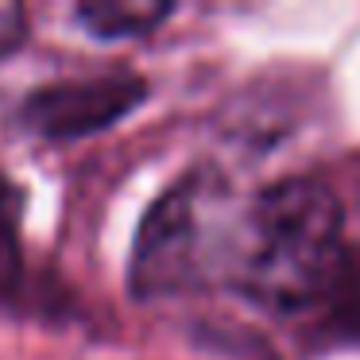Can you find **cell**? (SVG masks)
Segmentation results:
<instances>
[{"label":"cell","mask_w":360,"mask_h":360,"mask_svg":"<svg viewBox=\"0 0 360 360\" xmlns=\"http://www.w3.org/2000/svg\"><path fill=\"white\" fill-rule=\"evenodd\" d=\"M27 43V8L16 0H0V58L16 55Z\"/></svg>","instance_id":"52a82bcc"},{"label":"cell","mask_w":360,"mask_h":360,"mask_svg":"<svg viewBox=\"0 0 360 360\" xmlns=\"http://www.w3.org/2000/svg\"><path fill=\"white\" fill-rule=\"evenodd\" d=\"M310 337L321 345H360V252L349 248L345 267L321 302V318Z\"/></svg>","instance_id":"8992f818"},{"label":"cell","mask_w":360,"mask_h":360,"mask_svg":"<svg viewBox=\"0 0 360 360\" xmlns=\"http://www.w3.org/2000/svg\"><path fill=\"white\" fill-rule=\"evenodd\" d=\"M341 202L321 179H279L244 210L225 256L236 295L264 310L298 314L326 302L345 267Z\"/></svg>","instance_id":"6da1fadb"},{"label":"cell","mask_w":360,"mask_h":360,"mask_svg":"<svg viewBox=\"0 0 360 360\" xmlns=\"http://www.w3.org/2000/svg\"><path fill=\"white\" fill-rule=\"evenodd\" d=\"M171 16H174L171 0H94V4H78L74 8V20L94 39H105V43L151 35Z\"/></svg>","instance_id":"277c9868"},{"label":"cell","mask_w":360,"mask_h":360,"mask_svg":"<svg viewBox=\"0 0 360 360\" xmlns=\"http://www.w3.org/2000/svg\"><path fill=\"white\" fill-rule=\"evenodd\" d=\"M24 210H27L24 186L8 174H0V306H12L27 290Z\"/></svg>","instance_id":"5b68a950"},{"label":"cell","mask_w":360,"mask_h":360,"mask_svg":"<svg viewBox=\"0 0 360 360\" xmlns=\"http://www.w3.org/2000/svg\"><path fill=\"white\" fill-rule=\"evenodd\" d=\"M225 194V182L210 167H194L148 205L132 240L128 290L140 302L194 290L213 267L210 213Z\"/></svg>","instance_id":"7a4b0ae2"},{"label":"cell","mask_w":360,"mask_h":360,"mask_svg":"<svg viewBox=\"0 0 360 360\" xmlns=\"http://www.w3.org/2000/svg\"><path fill=\"white\" fill-rule=\"evenodd\" d=\"M148 78L128 66L86 78H63L35 86L20 105V120L43 140H86L148 101Z\"/></svg>","instance_id":"3957f363"}]
</instances>
